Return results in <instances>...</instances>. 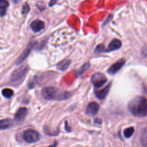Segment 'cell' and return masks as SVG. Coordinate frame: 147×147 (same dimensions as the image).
<instances>
[{"instance_id": "5b68a950", "label": "cell", "mask_w": 147, "mask_h": 147, "mask_svg": "<svg viewBox=\"0 0 147 147\" xmlns=\"http://www.w3.org/2000/svg\"><path fill=\"white\" fill-rule=\"evenodd\" d=\"M91 81L92 84L96 88H99L103 86L107 81L106 76L102 73H95L91 78Z\"/></svg>"}, {"instance_id": "277c9868", "label": "cell", "mask_w": 147, "mask_h": 147, "mask_svg": "<svg viewBox=\"0 0 147 147\" xmlns=\"http://www.w3.org/2000/svg\"><path fill=\"white\" fill-rule=\"evenodd\" d=\"M23 138L27 143H34L40 140V135L36 130L29 129L24 131Z\"/></svg>"}, {"instance_id": "30bf717a", "label": "cell", "mask_w": 147, "mask_h": 147, "mask_svg": "<svg viewBox=\"0 0 147 147\" xmlns=\"http://www.w3.org/2000/svg\"><path fill=\"white\" fill-rule=\"evenodd\" d=\"M122 45L121 41L118 39H114L109 44L107 47V51H115L118 49H119Z\"/></svg>"}, {"instance_id": "3957f363", "label": "cell", "mask_w": 147, "mask_h": 147, "mask_svg": "<svg viewBox=\"0 0 147 147\" xmlns=\"http://www.w3.org/2000/svg\"><path fill=\"white\" fill-rule=\"evenodd\" d=\"M29 68L27 66H22L21 67L16 69L11 75L10 81L15 84H19L24 80L25 78Z\"/></svg>"}, {"instance_id": "e0dca14e", "label": "cell", "mask_w": 147, "mask_h": 147, "mask_svg": "<svg viewBox=\"0 0 147 147\" xmlns=\"http://www.w3.org/2000/svg\"><path fill=\"white\" fill-rule=\"evenodd\" d=\"M2 94L7 98H10L13 95V91L10 88H4L2 91Z\"/></svg>"}, {"instance_id": "ac0fdd59", "label": "cell", "mask_w": 147, "mask_h": 147, "mask_svg": "<svg viewBox=\"0 0 147 147\" xmlns=\"http://www.w3.org/2000/svg\"><path fill=\"white\" fill-rule=\"evenodd\" d=\"M9 6V2L5 0H0V10H5Z\"/></svg>"}, {"instance_id": "2e32d148", "label": "cell", "mask_w": 147, "mask_h": 147, "mask_svg": "<svg viewBox=\"0 0 147 147\" xmlns=\"http://www.w3.org/2000/svg\"><path fill=\"white\" fill-rule=\"evenodd\" d=\"M134 132V127H127L125 129V130L123 131V134L126 138H128L132 136Z\"/></svg>"}, {"instance_id": "5bb4252c", "label": "cell", "mask_w": 147, "mask_h": 147, "mask_svg": "<svg viewBox=\"0 0 147 147\" xmlns=\"http://www.w3.org/2000/svg\"><path fill=\"white\" fill-rule=\"evenodd\" d=\"M140 142L143 147H147V126L145 127L141 132Z\"/></svg>"}, {"instance_id": "52a82bcc", "label": "cell", "mask_w": 147, "mask_h": 147, "mask_svg": "<svg viewBox=\"0 0 147 147\" xmlns=\"http://www.w3.org/2000/svg\"><path fill=\"white\" fill-rule=\"evenodd\" d=\"M99 106L98 103L95 102H90L87 106L86 113L90 115H95L98 112Z\"/></svg>"}, {"instance_id": "ffe728a7", "label": "cell", "mask_w": 147, "mask_h": 147, "mask_svg": "<svg viewBox=\"0 0 147 147\" xmlns=\"http://www.w3.org/2000/svg\"><path fill=\"white\" fill-rule=\"evenodd\" d=\"M89 67V64H85L82 68V69H80V71L79 72V74H82V73H83L84 71H86L87 69H88Z\"/></svg>"}, {"instance_id": "ba28073f", "label": "cell", "mask_w": 147, "mask_h": 147, "mask_svg": "<svg viewBox=\"0 0 147 147\" xmlns=\"http://www.w3.org/2000/svg\"><path fill=\"white\" fill-rule=\"evenodd\" d=\"M28 114V109L26 107H21L16 112L14 119L17 122H21L24 119Z\"/></svg>"}, {"instance_id": "7a4b0ae2", "label": "cell", "mask_w": 147, "mask_h": 147, "mask_svg": "<svg viewBox=\"0 0 147 147\" xmlns=\"http://www.w3.org/2000/svg\"><path fill=\"white\" fill-rule=\"evenodd\" d=\"M41 95L47 100H65L70 97V93L53 87H47L41 91Z\"/></svg>"}, {"instance_id": "4fadbf2b", "label": "cell", "mask_w": 147, "mask_h": 147, "mask_svg": "<svg viewBox=\"0 0 147 147\" xmlns=\"http://www.w3.org/2000/svg\"><path fill=\"white\" fill-rule=\"evenodd\" d=\"M71 60L68 59L64 60L61 61H60L57 65V68L60 71H65L66 70L71 64Z\"/></svg>"}, {"instance_id": "9a60e30c", "label": "cell", "mask_w": 147, "mask_h": 147, "mask_svg": "<svg viewBox=\"0 0 147 147\" xmlns=\"http://www.w3.org/2000/svg\"><path fill=\"white\" fill-rule=\"evenodd\" d=\"M32 45H30V46H29L27 49L24 52V53L20 56V57L18 58L17 61V64H20L21 63H22L28 56L29 53L30 52V51L32 49Z\"/></svg>"}, {"instance_id": "44dd1931", "label": "cell", "mask_w": 147, "mask_h": 147, "mask_svg": "<svg viewBox=\"0 0 147 147\" xmlns=\"http://www.w3.org/2000/svg\"><path fill=\"white\" fill-rule=\"evenodd\" d=\"M57 145V142L55 141L53 144H52L51 146H48V147H56Z\"/></svg>"}, {"instance_id": "8fae6325", "label": "cell", "mask_w": 147, "mask_h": 147, "mask_svg": "<svg viewBox=\"0 0 147 147\" xmlns=\"http://www.w3.org/2000/svg\"><path fill=\"white\" fill-rule=\"evenodd\" d=\"M110 86H111V84H109L103 89L96 91L95 95L97 96V98L100 99H104L106 97V96L107 95V94L110 90Z\"/></svg>"}, {"instance_id": "7c38bea8", "label": "cell", "mask_w": 147, "mask_h": 147, "mask_svg": "<svg viewBox=\"0 0 147 147\" xmlns=\"http://www.w3.org/2000/svg\"><path fill=\"white\" fill-rule=\"evenodd\" d=\"M13 121L10 119H4L0 120V130H5L9 128L13 125Z\"/></svg>"}, {"instance_id": "8992f818", "label": "cell", "mask_w": 147, "mask_h": 147, "mask_svg": "<svg viewBox=\"0 0 147 147\" xmlns=\"http://www.w3.org/2000/svg\"><path fill=\"white\" fill-rule=\"evenodd\" d=\"M125 59H120L114 64H113L111 66L109 67L107 70V72L110 74H114L117 72L125 64Z\"/></svg>"}, {"instance_id": "6da1fadb", "label": "cell", "mask_w": 147, "mask_h": 147, "mask_svg": "<svg viewBox=\"0 0 147 147\" xmlns=\"http://www.w3.org/2000/svg\"><path fill=\"white\" fill-rule=\"evenodd\" d=\"M127 108L134 116L145 117L147 116V99L144 96H136L128 103Z\"/></svg>"}, {"instance_id": "9c48e42d", "label": "cell", "mask_w": 147, "mask_h": 147, "mask_svg": "<svg viewBox=\"0 0 147 147\" xmlns=\"http://www.w3.org/2000/svg\"><path fill=\"white\" fill-rule=\"evenodd\" d=\"M45 27L44 22L39 20L33 21L30 24V28L34 32H38L42 30Z\"/></svg>"}, {"instance_id": "d6986e66", "label": "cell", "mask_w": 147, "mask_h": 147, "mask_svg": "<svg viewBox=\"0 0 147 147\" xmlns=\"http://www.w3.org/2000/svg\"><path fill=\"white\" fill-rule=\"evenodd\" d=\"M30 10V8H29V6L28 3H25L24 4V5L22 7V13L23 14H26L29 12Z\"/></svg>"}]
</instances>
